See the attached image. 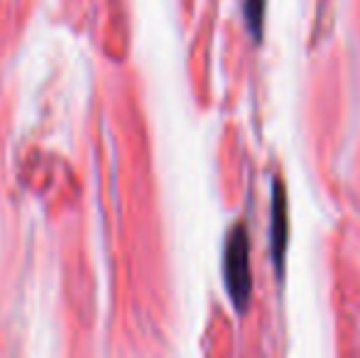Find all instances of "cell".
<instances>
[{"label":"cell","instance_id":"cell-1","mask_svg":"<svg viewBox=\"0 0 360 358\" xmlns=\"http://www.w3.org/2000/svg\"><path fill=\"white\" fill-rule=\"evenodd\" d=\"M223 280L238 314H245L252 300V270H250V236L245 224H236L226 236L223 245Z\"/></svg>","mask_w":360,"mask_h":358},{"label":"cell","instance_id":"cell-2","mask_svg":"<svg viewBox=\"0 0 360 358\" xmlns=\"http://www.w3.org/2000/svg\"><path fill=\"white\" fill-rule=\"evenodd\" d=\"M272 224H270V250L272 265H275L277 277L285 272V253H287V234H289V209H287V191L280 177L272 181Z\"/></svg>","mask_w":360,"mask_h":358},{"label":"cell","instance_id":"cell-3","mask_svg":"<svg viewBox=\"0 0 360 358\" xmlns=\"http://www.w3.org/2000/svg\"><path fill=\"white\" fill-rule=\"evenodd\" d=\"M243 18H245L252 39L260 42L262 23H265V0H243Z\"/></svg>","mask_w":360,"mask_h":358}]
</instances>
